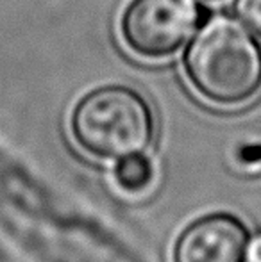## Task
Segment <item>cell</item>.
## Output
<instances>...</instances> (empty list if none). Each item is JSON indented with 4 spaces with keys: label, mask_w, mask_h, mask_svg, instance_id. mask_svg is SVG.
<instances>
[{
    "label": "cell",
    "mask_w": 261,
    "mask_h": 262,
    "mask_svg": "<svg viewBox=\"0 0 261 262\" xmlns=\"http://www.w3.org/2000/svg\"><path fill=\"white\" fill-rule=\"evenodd\" d=\"M185 72L209 104L244 105L261 91V43L231 16L211 18L186 49Z\"/></svg>",
    "instance_id": "obj_1"
},
{
    "label": "cell",
    "mask_w": 261,
    "mask_h": 262,
    "mask_svg": "<svg viewBox=\"0 0 261 262\" xmlns=\"http://www.w3.org/2000/svg\"><path fill=\"white\" fill-rule=\"evenodd\" d=\"M234 11L245 27L261 36V0H234Z\"/></svg>",
    "instance_id": "obj_6"
},
{
    "label": "cell",
    "mask_w": 261,
    "mask_h": 262,
    "mask_svg": "<svg viewBox=\"0 0 261 262\" xmlns=\"http://www.w3.org/2000/svg\"><path fill=\"white\" fill-rule=\"evenodd\" d=\"M154 168L152 162L143 152L131 154L122 159H118L115 168V180L126 193L138 194L145 191L152 184Z\"/></svg>",
    "instance_id": "obj_5"
},
{
    "label": "cell",
    "mask_w": 261,
    "mask_h": 262,
    "mask_svg": "<svg viewBox=\"0 0 261 262\" xmlns=\"http://www.w3.org/2000/svg\"><path fill=\"white\" fill-rule=\"evenodd\" d=\"M208 2H216V0H208Z\"/></svg>",
    "instance_id": "obj_8"
},
{
    "label": "cell",
    "mask_w": 261,
    "mask_h": 262,
    "mask_svg": "<svg viewBox=\"0 0 261 262\" xmlns=\"http://www.w3.org/2000/svg\"><path fill=\"white\" fill-rule=\"evenodd\" d=\"M204 18L197 0H131L120 16V34L136 55L163 59L181 50Z\"/></svg>",
    "instance_id": "obj_3"
},
{
    "label": "cell",
    "mask_w": 261,
    "mask_h": 262,
    "mask_svg": "<svg viewBox=\"0 0 261 262\" xmlns=\"http://www.w3.org/2000/svg\"><path fill=\"white\" fill-rule=\"evenodd\" d=\"M247 262H261V234L251 237V241H249Z\"/></svg>",
    "instance_id": "obj_7"
},
{
    "label": "cell",
    "mask_w": 261,
    "mask_h": 262,
    "mask_svg": "<svg viewBox=\"0 0 261 262\" xmlns=\"http://www.w3.org/2000/svg\"><path fill=\"white\" fill-rule=\"evenodd\" d=\"M249 230L227 212L202 216L179 234L174 262H247Z\"/></svg>",
    "instance_id": "obj_4"
},
{
    "label": "cell",
    "mask_w": 261,
    "mask_h": 262,
    "mask_svg": "<svg viewBox=\"0 0 261 262\" xmlns=\"http://www.w3.org/2000/svg\"><path fill=\"white\" fill-rule=\"evenodd\" d=\"M70 128L86 154L118 161L143 152L150 145L154 114L138 91L122 84H109L91 90L77 102Z\"/></svg>",
    "instance_id": "obj_2"
}]
</instances>
